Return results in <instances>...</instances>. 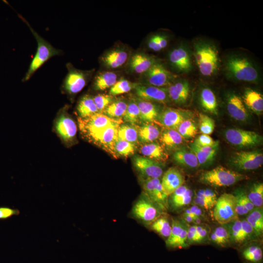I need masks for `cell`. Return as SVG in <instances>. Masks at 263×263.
Masks as SVG:
<instances>
[{
  "label": "cell",
  "mask_w": 263,
  "mask_h": 263,
  "mask_svg": "<svg viewBox=\"0 0 263 263\" xmlns=\"http://www.w3.org/2000/svg\"><path fill=\"white\" fill-rule=\"evenodd\" d=\"M20 18L27 25L37 43V51L22 79L23 81H26L29 80L45 62L55 56L60 55L62 52L61 50L55 48L40 36L22 16H20Z\"/></svg>",
  "instance_id": "obj_1"
},
{
  "label": "cell",
  "mask_w": 263,
  "mask_h": 263,
  "mask_svg": "<svg viewBox=\"0 0 263 263\" xmlns=\"http://www.w3.org/2000/svg\"><path fill=\"white\" fill-rule=\"evenodd\" d=\"M194 57L196 65L205 76H210L217 71L219 56L216 47L206 42H199L194 45Z\"/></svg>",
  "instance_id": "obj_2"
},
{
  "label": "cell",
  "mask_w": 263,
  "mask_h": 263,
  "mask_svg": "<svg viewBox=\"0 0 263 263\" xmlns=\"http://www.w3.org/2000/svg\"><path fill=\"white\" fill-rule=\"evenodd\" d=\"M225 69L231 77L245 82H256L259 77L256 67L247 58L239 56H229L226 61Z\"/></svg>",
  "instance_id": "obj_3"
},
{
  "label": "cell",
  "mask_w": 263,
  "mask_h": 263,
  "mask_svg": "<svg viewBox=\"0 0 263 263\" xmlns=\"http://www.w3.org/2000/svg\"><path fill=\"white\" fill-rule=\"evenodd\" d=\"M247 178L246 176L237 171L218 166L202 172L199 181L202 184L211 187H223L230 186Z\"/></svg>",
  "instance_id": "obj_4"
},
{
  "label": "cell",
  "mask_w": 263,
  "mask_h": 263,
  "mask_svg": "<svg viewBox=\"0 0 263 263\" xmlns=\"http://www.w3.org/2000/svg\"><path fill=\"white\" fill-rule=\"evenodd\" d=\"M164 212L142 191L134 202L131 215L144 225L149 226Z\"/></svg>",
  "instance_id": "obj_5"
},
{
  "label": "cell",
  "mask_w": 263,
  "mask_h": 263,
  "mask_svg": "<svg viewBox=\"0 0 263 263\" xmlns=\"http://www.w3.org/2000/svg\"><path fill=\"white\" fill-rule=\"evenodd\" d=\"M213 216L216 222L222 225L238 219L233 194L225 193L218 197L214 207Z\"/></svg>",
  "instance_id": "obj_6"
},
{
  "label": "cell",
  "mask_w": 263,
  "mask_h": 263,
  "mask_svg": "<svg viewBox=\"0 0 263 263\" xmlns=\"http://www.w3.org/2000/svg\"><path fill=\"white\" fill-rule=\"evenodd\" d=\"M143 191L163 212L169 209V196L165 193L160 178H139Z\"/></svg>",
  "instance_id": "obj_7"
},
{
  "label": "cell",
  "mask_w": 263,
  "mask_h": 263,
  "mask_svg": "<svg viewBox=\"0 0 263 263\" xmlns=\"http://www.w3.org/2000/svg\"><path fill=\"white\" fill-rule=\"evenodd\" d=\"M119 120L110 118L102 113L98 112L86 118L78 117V124L81 133L87 139L92 135Z\"/></svg>",
  "instance_id": "obj_8"
},
{
  "label": "cell",
  "mask_w": 263,
  "mask_h": 263,
  "mask_svg": "<svg viewBox=\"0 0 263 263\" xmlns=\"http://www.w3.org/2000/svg\"><path fill=\"white\" fill-rule=\"evenodd\" d=\"M122 123L121 120L113 123L103 129L92 135L87 139L103 150L116 157L114 146L117 139L119 126Z\"/></svg>",
  "instance_id": "obj_9"
},
{
  "label": "cell",
  "mask_w": 263,
  "mask_h": 263,
  "mask_svg": "<svg viewBox=\"0 0 263 263\" xmlns=\"http://www.w3.org/2000/svg\"><path fill=\"white\" fill-rule=\"evenodd\" d=\"M225 137L230 144L241 148L253 147L263 141V136L256 132L237 128L227 130Z\"/></svg>",
  "instance_id": "obj_10"
},
{
  "label": "cell",
  "mask_w": 263,
  "mask_h": 263,
  "mask_svg": "<svg viewBox=\"0 0 263 263\" xmlns=\"http://www.w3.org/2000/svg\"><path fill=\"white\" fill-rule=\"evenodd\" d=\"M230 163L238 169L245 171L256 169L263 164V154L258 150L238 151L232 156Z\"/></svg>",
  "instance_id": "obj_11"
},
{
  "label": "cell",
  "mask_w": 263,
  "mask_h": 263,
  "mask_svg": "<svg viewBox=\"0 0 263 263\" xmlns=\"http://www.w3.org/2000/svg\"><path fill=\"white\" fill-rule=\"evenodd\" d=\"M56 133L66 144L72 143L75 138L77 126L75 121L64 109L61 110L55 122Z\"/></svg>",
  "instance_id": "obj_12"
},
{
  "label": "cell",
  "mask_w": 263,
  "mask_h": 263,
  "mask_svg": "<svg viewBox=\"0 0 263 263\" xmlns=\"http://www.w3.org/2000/svg\"><path fill=\"white\" fill-rule=\"evenodd\" d=\"M133 165L139 174V178H160L163 170L161 164L142 155H136L132 159Z\"/></svg>",
  "instance_id": "obj_13"
},
{
  "label": "cell",
  "mask_w": 263,
  "mask_h": 263,
  "mask_svg": "<svg viewBox=\"0 0 263 263\" xmlns=\"http://www.w3.org/2000/svg\"><path fill=\"white\" fill-rule=\"evenodd\" d=\"M67 68L68 73L64 79L62 89L68 94H75L86 85L88 75L84 71L75 68L70 64H67Z\"/></svg>",
  "instance_id": "obj_14"
},
{
  "label": "cell",
  "mask_w": 263,
  "mask_h": 263,
  "mask_svg": "<svg viewBox=\"0 0 263 263\" xmlns=\"http://www.w3.org/2000/svg\"><path fill=\"white\" fill-rule=\"evenodd\" d=\"M171 230L169 236L166 240V245L168 248L176 249L187 247L188 227L183 220L176 219L171 220Z\"/></svg>",
  "instance_id": "obj_15"
},
{
  "label": "cell",
  "mask_w": 263,
  "mask_h": 263,
  "mask_svg": "<svg viewBox=\"0 0 263 263\" xmlns=\"http://www.w3.org/2000/svg\"><path fill=\"white\" fill-rule=\"evenodd\" d=\"M190 116V113L188 111L167 108L160 112L156 121L165 129L177 130L180 124Z\"/></svg>",
  "instance_id": "obj_16"
},
{
  "label": "cell",
  "mask_w": 263,
  "mask_h": 263,
  "mask_svg": "<svg viewBox=\"0 0 263 263\" xmlns=\"http://www.w3.org/2000/svg\"><path fill=\"white\" fill-rule=\"evenodd\" d=\"M146 80L149 85L164 87L169 85L174 75L163 64L156 62L145 73Z\"/></svg>",
  "instance_id": "obj_17"
},
{
  "label": "cell",
  "mask_w": 263,
  "mask_h": 263,
  "mask_svg": "<svg viewBox=\"0 0 263 263\" xmlns=\"http://www.w3.org/2000/svg\"><path fill=\"white\" fill-rule=\"evenodd\" d=\"M134 89L137 97L145 101L165 103L169 99L167 89L164 87L138 84Z\"/></svg>",
  "instance_id": "obj_18"
},
{
  "label": "cell",
  "mask_w": 263,
  "mask_h": 263,
  "mask_svg": "<svg viewBox=\"0 0 263 263\" xmlns=\"http://www.w3.org/2000/svg\"><path fill=\"white\" fill-rule=\"evenodd\" d=\"M169 60L171 65L179 72L187 73L192 68L189 54L183 46H179L170 52Z\"/></svg>",
  "instance_id": "obj_19"
},
{
  "label": "cell",
  "mask_w": 263,
  "mask_h": 263,
  "mask_svg": "<svg viewBox=\"0 0 263 263\" xmlns=\"http://www.w3.org/2000/svg\"><path fill=\"white\" fill-rule=\"evenodd\" d=\"M226 108L230 116L239 121H245L249 113L241 98L235 93H230L226 99Z\"/></svg>",
  "instance_id": "obj_20"
},
{
  "label": "cell",
  "mask_w": 263,
  "mask_h": 263,
  "mask_svg": "<svg viewBox=\"0 0 263 263\" xmlns=\"http://www.w3.org/2000/svg\"><path fill=\"white\" fill-rule=\"evenodd\" d=\"M193 195L192 191L188 187L184 185L180 186L169 196V208L176 211L188 205L192 200Z\"/></svg>",
  "instance_id": "obj_21"
},
{
  "label": "cell",
  "mask_w": 263,
  "mask_h": 263,
  "mask_svg": "<svg viewBox=\"0 0 263 263\" xmlns=\"http://www.w3.org/2000/svg\"><path fill=\"white\" fill-rule=\"evenodd\" d=\"M161 181L164 191L169 196L177 188L184 185L185 179L177 168L171 167L164 172Z\"/></svg>",
  "instance_id": "obj_22"
},
{
  "label": "cell",
  "mask_w": 263,
  "mask_h": 263,
  "mask_svg": "<svg viewBox=\"0 0 263 263\" xmlns=\"http://www.w3.org/2000/svg\"><path fill=\"white\" fill-rule=\"evenodd\" d=\"M167 90L169 98L179 105L185 104L190 94L189 85L188 81L185 80L170 84Z\"/></svg>",
  "instance_id": "obj_23"
},
{
  "label": "cell",
  "mask_w": 263,
  "mask_h": 263,
  "mask_svg": "<svg viewBox=\"0 0 263 263\" xmlns=\"http://www.w3.org/2000/svg\"><path fill=\"white\" fill-rule=\"evenodd\" d=\"M134 99L139 110L140 122L149 123L156 120L160 113L157 105L138 97Z\"/></svg>",
  "instance_id": "obj_24"
},
{
  "label": "cell",
  "mask_w": 263,
  "mask_h": 263,
  "mask_svg": "<svg viewBox=\"0 0 263 263\" xmlns=\"http://www.w3.org/2000/svg\"><path fill=\"white\" fill-rule=\"evenodd\" d=\"M157 62L155 59L149 55L143 53L134 55L130 62V68L137 74L145 73Z\"/></svg>",
  "instance_id": "obj_25"
},
{
  "label": "cell",
  "mask_w": 263,
  "mask_h": 263,
  "mask_svg": "<svg viewBox=\"0 0 263 263\" xmlns=\"http://www.w3.org/2000/svg\"><path fill=\"white\" fill-rule=\"evenodd\" d=\"M243 102L246 106L254 113L259 114L263 111V97L257 91L248 88L244 92Z\"/></svg>",
  "instance_id": "obj_26"
},
{
  "label": "cell",
  "mask_w": 263,
  "mask_h": 263,
  "mask_svg": "<svg viewBox=\"0 0 263 263\" xmlns=\"http://www.w3.org/2000/svg\"><path fill=\"white\" fill-rule=\"evenodd\" d=\"M218 146L201 147L193 143L190 145V150L195 155L199 166L211 162L217 153Z\"/></svg>",
  "instance_id": "obj_27"
},
{
  "label": "cell",
  "mask_w": 263,
  "mask_h": 263,
  "mask_svg": "<svg viewBox=\"0 0 263 263\" xmlns=\"http://www.w3.org/2000/svg\"><path fill=\"white\" fill-rule=\"evenodd\" d=\"M139 150L142 156L158 162L164 161L167 158V154L162 145L154 142L144 144Z\"/></svg>",
  "instance_id": "obj_28"
},
{
  "label": "cell",
  "mask_w": 263,
  "mask_h": 263,
  "mask_svg": "<svg viewBox=\"0 0 263 263\" xmlns=\"http://www.w3.org/2000/svg\"><path fill=\"white\" fill-rule=\"evenodd\" d=\"M127 52L122 49H115L106 53L102 58L107 67L115 69L122 66L128 58Z\"/></svg>",
  "instance_id": "obj_29"
},
{
  "label": "cell",
  "mask_w": 263,
  "mask_h": 263,
  "mask_svg": "<svg viewBox=\"0 0 263 263\" xmlns=\"http://www.w3.org/2000/svg\"><path fill=\"white\" fill-rule=\"evenodd\" d=\"M159 137L162 146L168 149H174L179 146L184 139L177 130L169 129H165Z\"/></svg>",
  "instance_id": "obj_30"
},
{
  "label": "cell",
  "mask_w": 263,
  "mask_h": 263,
  "mask_svg": "<svg viewBox=\"0 0 263 263\" xmlns=\"http://www.w3.org/2000/svg\"><path fill=\"white\" fill-rule=\"evenodd\" d=\"M138 140L146 143L153 142L160 135V132L158 127L151 123H144L138 128Z\"/></svg>",
  "instance_id": "obj_31"
},
{
  "label": "cell",
  "mask_w": 263,
  "mask_h": 263,
  "mask_svg": "<svg viewBox=\"0 0 263 263\" xmlns=\"http://www.w3.org/2000/svg\"><path fill=\"white\" fill-rule=\"evenodd\" d=\"M202 107L206 111L214 114H218V103L213 91L208 88L202 90L200 95Z\"/></svg>",
  "instance_id": "obj_32"
},
{
  "label": "cell",
  "mask_w": 263,
  "mask_h": 263,
  "mask_svg": "<svg viewBox=\"0 0 263 263\" xmlns=\"http://www.w3.org/2000/svg\"><path fill=\"white\" fill-rule=\"evenodd\" d=\"M174 160L178 164L189 168H196L199 165L195 155L185 149L176 150L173 154Z\"/></svg>",
  "instance_id": "obj_33"
},
{
  "label": "cell",
  "mask_w": 263,
  "mask_h": 263,
  "mask_svg": "<svg viewBox=\"0 0 263 263\" xmlns=\"http://www.w3.org/2000/svg\"><path fill=\"white\" fill-rule=\"evenodd\" d=\"M76 110L79 117L81 118L89 117L98 112L93 97L89 95H84L80 98Z\"/></svg>",
  "instance_id": "obj_34"
},
{
  "label": "cell",
  "mask_w": 263,
  "mask_h": 263,
  "mask_svg": "<svg viewBox=\"0 0 263 263\" xmlns=\"http://www.w3.org/2000/svg\"><path fill=\"white\" fill-rule=\"evenodd\" d=\"M257 236L261 237L263 233V210L261 207L254 208L246 218Z\"/></svg>",
  "instance_id": "obj_35"
},
{
  "label": "cell",
  "mask_w": 263,
  "mask_h": 263,
  "mask_svg": "<svg viewBox=\"0 0 263 263\" xmlns=\"http://www.w3.org/2000/svg\"><path fill=\"white\" fill-rule=\"evenodd\" d=\"M240 255L245 263H262L263 252L258 245L248 246L240 251Z\"/></svg>",
  "instance_id": "obj_36"
},
{
  "label": "cell",
  "mask_w": 263,
  "mask_h": 263,
  "mask_svg": "<svg viewBox=\"0 0 263 263\" xmlns=\"http://www.w3.org/2000/svg\"><path fill=\"white\" fill-rule=\"evenodd\" d=\"M117 78L116 74L112 72L100 73L94 79V88L97 91L111 88L116 82Z\"/></svg>",
  "instance_id": "obj_37"
},
{
  "label": "cell",
  "mask_w": 263,
  "mask_h": 263,
  "mask_svg": "<svg viewBox=\"0 0 263 263\" xmlns=\"http://www.w3.org/2000/svg\"><path fill=\"white\" fill-rule=\"evenodd\" d=\"M150 229L162 237L167 239L170 235L171 223L167 216L162 214L149 226Z\"/></svg>",
  "instance_id": "obj_38"
},
{
  "label": "cell",
  "mask_w": 263,
  "mask_h": 263,
  "mask_svg": "<svg viewBox=\"0 0 263 263\" xmlns=\"http://www.w3.org/2000/svg\"><path fill=\"white\" fill-rule=\"evenodd\" d=\"M117 138L135 145L138 142V128L130 124L120 125L118 129Z\"/></svg>",
  "instance_id": "obj_39"
},
{
  "label": "cell",
  "mask_w": 263,
  "mask_h": 263,
  "mask_svg": "<svg viewBox=\"0 0 263 263\" xmlns=\"http://www.w3.org/2000/svg\"><path fill=\"white\" fill-rule=\"evenodd\" d=\"M127 104L124 100L113 101L104 111L105 114L112 118L119 119L124 116Z\"/></svg>",
  "instance_id": "obj_40"
},
{
  "label": "cell",
  "mask_w": 263,
  "mask_h": 263,
  "mask_svg": "<svg viewBox=\"0 0 263 263\" xmlns=\"http://www.w3.org/2000/svg\"><path fill=\"white\" fill-rule=\"evenodd\" d=\"M211 241L221 246H226L230 241L228 228L224 226L216 227L210 235Z\"/></svg>",
  "instance_id": "obj_41"
},
{
  "label": "cell",
  "mask_w": 263,
  "mask_h": 263,
  "mask_svg": "<svg viewBox=\"0 0 263 263\" xmlns=\"http://www.w3.org/2000/svg\"><path fill=\"white\" fill-rule=\"evenodd\" d=\"M123 117L125 121L132 125L136 126L140 122L139 110L134 99L128 103Z\"/></svg>",
  "instance_id": "obj_42"
},
{
  "label": "cell",
  "mask_w": 263,
  "mask_h": 263,
  "mask_svg": "<svg viewBox=\"0 0 263 263\" xmlns=\"http://www.w3.org/2000/svg\"><path fill=\"white\" fill-rule=\"evenodd\" d=\"M247 196L255 207H261L263 204V184H254Z\"/></svg>",
  "instance_id": "obj_43"
},
{
  "label": "cell",
  "mask_w": 263,
  "mask_h": 263,
  "mask_svg": "<svg viewBox=\"0 0 263 263\" xmlns=\"http://www.w3.org/2000/svg\"><path fill=\"white\" fill-rule=\"evenodd\" d=\"M115 153L116 155L127 157L133 154L136 150L135 144L117 138L114 146Z\"/></svg>",
  "instance_id": "obj_44"
},
{
  "label": "cell",
  "mask_w": 263,
  "mask_h": 263,
  "mask_svg": "<svg viewBox=\"0 0 263 263\" xmlns=\"http://www.w3.org/2000/svg\"><path fill=\"white\" fill-rule=\"evenodd\" d=\"M137 85V83L122 79L116 81L110 88L109 93L112 96L125 94L133 89H134Z\"/></svg>",
  "instance_id": "obj_45"
},
{
  "label": "cell",
  "mask_w": 263,
  "mask_h": 263,
  "mask_svg": "<svg viewBox=\"0 0 263 263\" xmlns=\"http://www.w3.org/2000/svg\"><path fill=\"white\" fill-rule=\"evenodd\" d=\"M177 131L184 138H188L194 137L197 134V128L194 122L188 118L180 124Z\"/></svg>",
  "instance_id": "obj_46"
},
{
  "label": "cell",
  "mask_w": 263,
  "mask_h": 263,
  "mask_svg": "<svg viewBox=\"0 0 263 263\" xmlns=\"http://www.w3.org/2000/svg\"><path fill=\"white\" fill-rule=\"evenodd\" d=\"M199 130L202 134H211L215 129V121L214 120L203 113L199 115Z\"/></svg>",
  "instance_id": "obj_47"
},
{
  "label": "cell",
  "mask_w": 263,
  "mask_h": 263,
  "mask_svg": "<svg viewBox=\"0 0 263 263\" xmlns=\"http://www.w3.org/2000/svg\"><path fill=\"white\" fill-rule=\"evenodd\" d=\"M230 240L237 244H242V222L237 219L232 222L228 229Z\"/></svg>",
  "instance_id": "obj_48"
},
{
  "label": "cell",
  "mask_w": 263,
  "mask_h": 263,
  "mask_svg": "<svg viewBox=\"0 0 263 263\" xmlns=\"http://www.w3.org/2000/svg\"><path fill=\"white\" fill-rule=\"evenodd\" d=\"M98 112L102 113L113 102V96L107 94H99L93 97Z\"/></svg>",
  "instance_id": "obj_49"
},
{
  "label": "cell",
  "mask_w": 263,
  "mask_h": 263,
  "mask_svg": "<svg viewBox=\"0 0 263 263\" xmlns=\"http://www.w3.org/2000/svg\"><path fill=\"white\" fill-rule=\"evenodd\" d=\"M193 143L201 147H212L219 145L218 141L214 140L209 135L205 134L199 135Z\"/></svg>",
  "instance_id": "obj_50"
},
{
  "label": "cell",
  "mask_w": 263,
  "mask_h": 263,
  "mask_svg": "<svg viewBox=\"0 0 263 263\" xmlns=\"http://www.w3.org/2000/svg\"><path fill=\"white\" fill-rule=\"evenodd\" d=\"M193 205H195L202 208L206 210H209L212 208L216 204L196 193L193 197Z\"/></svg>",
  "instance_id": "obj_51"
},
{
  "label": "cell",
  "mask_w": 263,
  "mask_h": 263,
  "mask_svg": "<svg viewBox=\"0 0 263 263\" xmlns=\"http://www.w3.org/2000/svg\"><path fill=\"white\" fill-rule=\"evenodd\" d=\"M20 213L18 209L6 206L0 207V220H7L13 216L19 215Z\"/></svg>",
  "instance_id": "obj_52"
},
{
  "label": "cell",
  "mask_w": 263,
  "mask_h": 263,
  "mask_svg": "<svg viewBox=\"0 0 263 263\" xmlns=\"http://www.w3.org/2000/svg\"><path fill=\"white\" fill-rule=\"evenodd\" d=\"M242 222V240L244 243L245 241L249 239L254 233L251 225L245 219L241 220ZM255 234V233H254Z\"/></svg>",
  "instance_id": "obj_53"
},
{
  "label": "cell",
  "mask_w": 263,
  "mask_h": 263,
  "mask_svg": "<svg viewBox=\"0 0 263 263\" xmlns=\"http://www.w3.org/2000/svg\"><path fill=\"white\" fill-rule=\"evenodd\" d=\"M196 193L215 203L218 198L216 193L209 188L200 189Z\"/></svg>",
  "instance_id": "obj_54"
},
{
  "label": "cell",
  "mask_w": 263,
  "mask_h": 263,
  "mask_svg": "<svg viewBox=\"0 0 263 263\" xmlns=\"http://www.w3.org/2000/svg\"><path fill=\"white\" fill-rule=\"evenodd\" d=\"M184 213L189 215L194 218L197 217L201 218L204 216L203 208L195 205H193L188 208L186 209Z\"/></svg>",
  "instance_id": "obj_55"
},
{
  "label": "cell",
  "mask_w": 263,
  "mask_h": 263,
  "mask_svg": "<svg viewBox=\"0 0 263 263\" xmlns=\"http://www.w3.org/2000/svg\"><path fill=\"white\" fill-rule=\"evenodd\" d=\"M197 235L195 243H198L204 240L208 234V229L202 225H197Z\"/></svg>",
  "instance_id": "obj_56"
},
{
  "label": "cell",
  "mask_w": 263,
  "mask_h": 263,
  "mask_svg": "<svg viewBox=\"0 0 263 263\" xmlns=\"http://www.w3.org/2000/svg\"><path fill=\"white\" fill-rule=\"evenodd\" d=\"M197 225H194L188 227L187 233V242L188 244H194L197 235Z\"/></svg>",
  "instance_id": "obj_57"
},
{
  "label": "cell",
  "mask_w": 263,
  "mask_h": 263,
  "mask_svg": "<svg viewBox=\"0 0 263 263\" xmlns=\"http://www.w3.org/2000/svg\"><path fill=\"white\" fill-rule=\"evenodd\" d=\"M148 46L150 49L154 51H159L162 50L159 45L156 35L152 36L148 42Z\"/></svg>",
  "instance_id": "obj_58"
},
{
  "label": "cell",
  "mask_w": 263,
  "mask_h": 263,
  "mask_svg": "<svg viewBox=\"0 0 263 263\" xmlns=\"http://www.w3.org/2000/svg\"><path fill=\"white\" fill-rule=\"evenodd\" d=\"M157 39L161 49L165 48L168 45V40L165 36L157 35Z\"/></svg>",
  "instance_id": "obj_59"
},
{
  "label": "cell",
  "mask_w": 263,
  "mask_h": 263,
  "mask_svg": "<svg viewBox=\"0 0 263 263\" xmlns=\"http://www.w3.org/2000/svg\"><path fill=\"white\" fill-rule=\"evenodd\" d=\"M183 221L186 223H194V219L195 218L192 216L183 213L182 215Z\"/></svg>",
  "instance_id": "obj_60"
}]
</instances>
